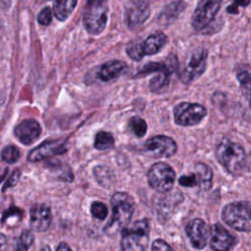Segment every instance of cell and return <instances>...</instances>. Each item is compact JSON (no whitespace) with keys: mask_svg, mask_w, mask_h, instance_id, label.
<instances>
[{"mask_svg":"<svg viewBox=\"0 0 251 251\" xmlns=\"http://www.w3.org/2000/svg\"><path fill=\"white\" fill-rule=\"evenodd\" d=\"M216 157L225 170L232 176H239L246 169L247 156L244 148L227 138L222 139L217 144Z\"/></svg>","mask_w":251,"mask_h":251,"instance_id":"cell-1","label":"cell"},{"mask_svg":"<svg viewBox=\"0 0 251 251\" xmlns=\"http://www.w3.org/2000/svg\"><path fill=\"white\" fill-rule=\"evenodd\" d=\"M111 206L112 217L104 227L109 235L115 234L120 228L127 226L134 211V201L126 192H115L111 198Z\"/></svg>","mask_w":251,"mask_h":251,"instance_id":"cell-2","label":"cell"},{"mask_svg":"<svg viewBox=\"0 0 251 251\" xmlns=\"http://www.w3.org/2000/svg\"><path fill=\"white\" fill-rule=\"evenodd\" d=\"M149 223L147 219L134 222L124 227L121 239V251H145L149 242Z\"/></svg>","mask_w":251,"mask_h":251,"instance_id":"cell-3","label":"cell"},{"mask_svg":"<svg viewBox=\"0 0 251 251\" xmlns=\"http://www.w3.org/2000/svg\"><path fill=\"white\" fill-rule=\"evenodd\" d=\"M171 61L169 59L167 62H150L146 65H144L139 71L137 72V75H143L146 74H152L155 73L156 75L153 76V78L149 82L150 90L153 92L160 91L164 87H166L169 84L170 81V75L176 69L177 67V60L175 55H172L170 57Z\"/></svg>","mask_w":251,"mask_h":251,"instance_id":"cell-4","label":"cell"},{"mask_svg":"<svg viewBox=\"0 0 251 251\" xmlns=\"http://www.w3.org/2000/svg\"><path fill=\"white\" fill-rule=\"evenodd\" d=\"M108 5L105 1L94 0L87 2L83 14V25L92 35L100 34L108 21Z\"/></svg>","mask_w":251,"mask_h":251,"instance_id":"cell-5","label":"cell"},{"mask_svg":"<svg viewBox=\"0 0 251 251\" xmlns=\"http://www.w3.org/2000/svg\"><path fill=\"white\" fill-rule=\"evenodd\" d=\"M223 221L239 231H250V203L237 201L226 205L222 212Z\"/></svg>","mask_w":251,"mask_h":251,"instance_id":"cell-6","label":"cell"},{"mask_svg":"<svg viewBox=\"0 0 251 251\" xmlns=\"http://www.w3.org/2000/svg\"><path fill=\"white\" fill-rule=\"evenodd\" d=\"M147 180L148 184L157 192L167 193L174 186L176 173L170 165L164 162H158L148 170Z\"/></svg>","mask_w":251,"mask_h":251,"instance_id":"cell-7","label":"cell"},{"mask_svg":"<svg viewBox=\"0 0 251 251\" xmlns=\"http://www.w3.org/2000/svg\"><path fill=\"white\" fill-rule=\"evenodd\" d=\"M207 56L208 52L204 48H198L188 56L178 73L179 79L184 84H189L205 72Z\"/></svg>","mask_w":251,"mask_h":251,"instance_id":"cell-8","label":"cell"},{"mask_svg":"<svg viewBox=\"0 0 251 251\" xmlns=\"http://www.w3.org/2000/svg\"><path fill=\"white\" fill-rule=\"evenodd\" d=\"M207 115V109L198 103L181 102L174 109V119L176 125L193 126L202 122Z\"/></svg>","mask_w":251,"mask_h":251,"instance_id":"cell-9","label":"cell"},{"mask_svg":"<svg viewBox=\"0 0 251 251\" xmlns=\"http://www.w3.org/2000/svg\"><path fill=\"white\" fill-rule=\"evenodd\" d=\"M221 5L222 2L218 0L199 1L192 14V27L196 31H200L207 27L214 21L217 13L221 9Z\"/></svg>","mask_w":251,"mask_h":251,"instance_id":"cell-10","label":"cell"},{"mask_svg":"<svg viewBox=\"0 0 251 251\" xmlns=\"http://www.w3.org/2000/svg\"><path fill=\"white\" fill-rule=\"evenodd\" d=\"M176 141L166 135H155L149 138L142 147V152L152 158H170L176 153Z\"/></svg>","mask_w":251,"mask_h":251,"instance_id":"cell-11","label":"cell"},{"mask_svg":"<svg viewBox=\"0 0 251 251\" xmlns=\"http://www.w3.org/2000/svg\"><path fill=\"white\" fill-rule=\"evenodd\" d=\"M150 4L147 1H130L125 8V22L129 29L142 25L150 16Z\"/></svg>","mask_w":251,"mask_h":251,"instance_id":"cell-12","label":"cell"},{"mask_svg":"<svg viewBox=\"0 0 251 251\" xmlns=\"http://www.w3.org/2000/svg\"><path fill=\"white\" fill-rule=\"evenodd\" d=\"M67 139H55L44 141L37 147L33 148L27 155L28 162H38L43 159L62 155L67 152Z\"/></svg>","mask_w":251,"mask_h":251,"instance_id":"cell-13","label":"cell"},{"mask_svg":"<svg viewBox=\"0 0 251 251\" xmlns=\"http://www.w3.org/2000/svg\"><path fill=\"white\" fill-rule=\"evenodd\" d=\"M210 236V245L213 251H229L236 243V237L221 224H215L211 226Z\"/></svg>","mask_w":251,"mask_h":251,"instance_id":"cell-14","label":"cell"},{"mask_svg":"<svg viewBox=\"0 0 251 251\" xmlns=\"http://www.w3.org/2000/svg\"><path fill=\"white\" fill-rule=\"evenodd\" d=\"M185 231L194 248L202 249L210 237V227L201 219L191 220L185 226Z\"/></svg>","mask_w":251,"mask_h":251,"instance_id":"cell-15","label":"cell"},{"mask_svg":"<svg viewBox=\"0 0 251 251\" xmlns=\"http://www.w3.org/2000/svg\"><path fill=\"white\" fill-rule=\"evenodd\" d=\"M16 137L25 145H29L37 140L41 134L40 125L33 119L22 121L14 129Z\"/></svg>","mask_w":251,"mask_h":251,"instance_id":"cell-16","label":"cell"},{"mask_svg":"<svg viewBox=\"0 0 251 251\" xmlns=\"http://www.w3.org/2000/svg\"><path fill=\"white\" fill-rule=\"evenodd\" d=\"M30 226L36 231H45L52 222V213L46 204H35L30 208Z\"/></svg>","mask_w":251,"mask_h":251,"instance_id":"cell-17","label":"cell"},{"mask_svg":"<svg viewBox=\"0 0 251 251\" xmlns=\"http://www.w3.org/2000/svg\"><path fill=\"white\" fill-rule=\"evenodd\" d=\"M126 64L121 60H112L103 64L98 72L99 78L103 81H110L117 78L126 69Z\"/></svg>","mask_w":251,"mask_h":251,"instance_id":"cell-18","label":"cell"},{"mask_svg":"<svg viewBox=\"0 0 251 251\" xmlns=\"http://www.w3.org/2000/svg\"><path fill=\"white\" fill-rule=\"evenodd\" d=\"M168 42L167 35L158 31L149 35L143 42H141V47L144 56L145 55H154L158 53Z\"/></svg>","mask_w":251,"mask_h":251,"instance_id":"cell-19","label":"cell"},{"mask_svg":"<svg viewBox=\"0 0 251 251\" xmlns=\"http://www.w3.org/2000/svg\"><path fill=\"white\" fill-rule=\"evenodd\" d=\"M194 176L196 179V186L201 190L207 191L212 186L213 172L211 168L204 163H196L194 165Z\"/></svg>","mask_w":251,"mask_h":251,"instance_id":"cell-20","label":"cell"},{"mask_svg":"<svg viewBox=\"0 0 251 251\" xmlns=\"http://www.w3.org/2000/svg\"><path fill=\"white\" fill-rule=\"evenodd\" d=\"M75 0H66V1H56L53 3V12L55 14V17L61 21H66L69 16L74 11L75 5Z\"/></svg>","mask_w":251,"mask_h":251,"instance_id":"cell-21","label":"cell"},{"mask_svg":"<svg viewBox=\"0 0 251 251\" xmlns=\"http://www.w3.org/2000/svg\"><path fill=\"white\" fill-rule=\"evenodd\" d=\"M185 6L186 4L182 1L171 2L164 8L161 17L165 18L166 20H174L184 10Z\"/></svg>","mask_w":251,"mask_h":251,"instance_id":"cell-22","label":"cell"},{"mask_svg":"<svg viewBox=\"0 0 251 251\" xmlns=\"http://www.w3.org/2000/svg\"><path fill=\"white\" fill-rule=\"evenodd\" d=\"M114 143H115V139L110 132L99 131L95 135L94 147L98 150L110 149L114 146Z\"/></svg>","mask_w":251,"mask_h":251,"instance_id":"cell-23","label":"cell"},{"mask_svg":"<svg viewBox=\"0 0 251 251\" xmlns=\"http://www.w3.org/2000/svg\"><path fill=\"white\" fill-rule=\"evenodd\" d=\"M33 234L30 230L25 229L16 241L14 251H27L33 242Z\"/></svg>","mask_w":251,"mask_h":251,"instance_id":"cell-24","label":"cell"},{"mask_svg":"<svg viewBox=\"0 0 251 251\" xmlns=\"http://www.w3.org/2000/svg\"><path fill=\"white\" fill-rule=\"evenodd\" d=\"M128 127L137 137H143L147 131V124L140 117H131L128 121Z\"/></svg>","mask_w":251,"mask_h":251,"instance_id":"cell-25","label":"cell"},{"mask_svg":"<svg viewBox=\"0 0 251 251\" xmlns=\"http://www.w3.org/2000/svg\"><path fill=\"white\" fill-rule=\"evenodd\" d=\"M1 158L8 164L16 163L20 158V151L15 145H8L2 149Z\"/></svg>","mask_w":251,"mask_h":251,"instance_id":"cell-26","label":"cell"},{"mask_svg":"<svg viewBox=\"0 0 251 251\" xmlns=\"http://www.w3.org/2000/svg\"><path fill=\"white\" fill-rule=\"evenodd\" d=\"M90 212L92 214V216L98 220H104L106 219V217L108 216V208L107 206L99 201L93 202L91 204V208H90Z\"/></svg>","mask_w":251,"mask_h":251,"instance_id":"cell-27","label":"cell"},{"mask_svg":"<svg viewBox=\"0 0 251 251\" xmlns=\"http://www.w3.org/2000/svg\"><path fill=\"white\" fill-rule=\"evenodd\" d=\"M237 78L238 81L241 85V89L243 94L246 96V99H249V94H250V74L248 71H241L240 73L237 74Z\"/></svg>","mask_w":251,"mask_h":251,"instance_id":"cell-28","label":"cell"},{"mask_svg":"<svg viewBox=\"0 0 251 251\" xmlns=\"http://www.w3.org/2000/svg\"><path fill=\"white\" fill-rule=\"evenodd\" d=\"M126 53L130 59L134 61H140L144 57L142 47H141V42H134L130 44L126 48Z\"/></svg>","mask_w":251,"mask_h":251,"instance_id":"cell-29","label":"cell"},{"mask_svg":"<svg viewBox=\"0 0 251 251\" xmlns=\"http://www.w3.org/2000/svg\"><path fill=\"white\" fill-rule=\"evenodd\" d=\"M37 22L42 25H48L52 22V11L50 7H44L37 17Z\"/></svg>","mask_w":251,"mask_h":251,"instance_id":"cell-30","label":"cell"},{"mask_svg":"<svg viewBox=\"0 0 251 251\" xmlns=\"http://www.w3.org/2000/svg\"><path fill=\"white\" fill-rule=\"evenodd\" d=\"M178 183L181 186H185V187H194L196 186V179L193 174L189 175V176H182L178 178Z\"/></svg>","mask_w":251,"mask_h":251,"instance_id":"cell-31","label":"cell"},{"mask_svg":"<svg viewBox=\"0 0 251 251\" xmlns=\"http://www.w3.org/2000/svg\"><path fill=\"white\" fill-rule=\"evenodd\" d=\"M151 251H173L170 245L162 239H156L152 243Z\"/></svg>","mask_w":251,"mask_h":251,"instance_id":"cell-32","label":"cell"},{"mask_svg":"<svg viewBox=\"0 0 251 251\" xmlns=\"http://www.w3.org/2000/svg\"><path fill=\"white\" fill-rule=\"evenodd\" d=\"M18 218L21 219L22 218V211L17 208V207H11L9 210H7L4 214H3V218H2V222H6L9 218Z\"/></svg>","mask_w":251,"mask_h":251,"instance_id":"cell-33","label":"cell"},{"mask_svg":"<svg viewBox=\"0 0 251 251\" xmlns=\"http://www.w3.org/2000/svg\"><path fill=\"white\" fill-rule=\"evenodd\" d=\"M20 176H21V172H20L19 170H15V171L12 173L11 176L9 177V179L7 180L6 184L4 185L3 191L6 190V189L9 188V187L15 186V185L18 183V181H19V179H20Z\"/></svg>","mask_w":251,"mask_h":251,"instance_id":"cell-34","label":"cell"},{"mask_svg":"<svg viewBox=\"0 0 251 251\" xmlns=\"http://www.w3.org/2000/svg\"><path fill=\"white\" fill-rule=\"evenodd\" d=\"M8 239L7 236L0 232V251H7Z\"/></svg>","mask_w":251,"mask_h":251,"instance_id":"cell-35","label":"cell"},{"mask_svg":"<svg viewBox=\"0 0 251 251\" xmlns=\"http://www.w3.org/2000/svg\"><path fill=\"white\" fill-rule=\"evenodd\" d=\"M238 4L237 2H233L231 5H229L227 8H226V12L230 13V14H237L238 13Z\"/></svg>","mask_w":251,"mask_h":251,"instance_id":"cell-36","label":"cell"},{"mask_svg":"<svg viewBox=\"0 0 251 251\" xmlns=\"http://www.w3.org/2000/svg\"><path fill=\"white\" fill-rule=\"evenodd\" d=\"M56 251H72V249L70 248V246H69L67 243L61 242V243L58 245Z\"/></svg>","mask_w":251,"mask_h":251,"instance_id":"cell-37","label":"cell"},{"mask_svg":"<svg viewBox=\"0 0 251 251\" xmlns=\"http://www.w3.org/2000/svg\"><path fill=\"white\" fill-rule=\"evenodd\" d=\"M40 251H51L49 246H44L42 249H40Z\"/></svg>","mask_w":251,"mask_h":251,"instance_id":"cell-38","label":"cell"},{"mask_svg":"<svg viewBox=\"0 0 251 251\" xmlns=\"http://www.w3.org/2000/svg\"><path fill=\"white\" fill-rule=\"evenodd\" d=\"M5 176H6V173H4V174H2V175H0V183H1V181L4 179V177H5Z\"/></svg>","mask_w":251,"mask_h":251,"instance_id":"cell-39","label":"cell"}]
</instances>
